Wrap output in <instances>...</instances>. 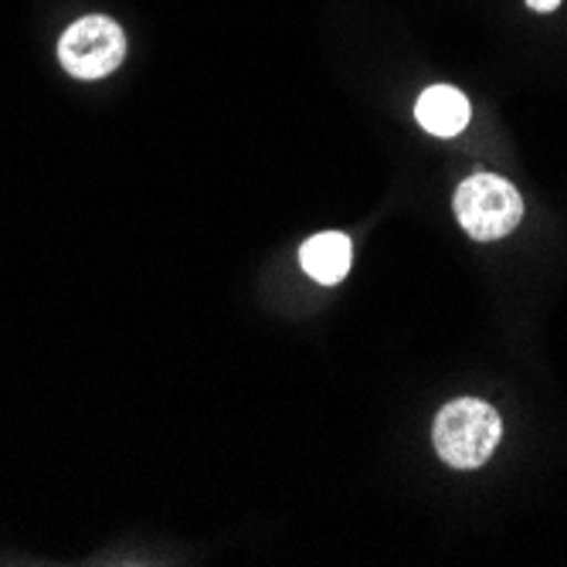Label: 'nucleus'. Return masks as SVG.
I'll return each mask as SVG.
<instances>
[{
  "mask_svg": "<svg viewBox=\"0 0 567 567\" xmlns=\"http://www.w3.org/2000/svg\"><path fill=\"white\" fill-rule=\"evenodd\" d=\"M353 262L350 238L340 231H320L313 238H306L299 248V266L309 279H317L320 286H337L347 279Z\"/></svg>",
  "mask_w": 567,
  "mask_h": 567,
  "instance_id": "obj_4",
  "label": "nucleus"
},
{
  "mask_svg": "<svg viewBox=\"0 0 567 567\" xmlns=\"http://www.w3.org/2000/svg\"><path fill=\"white\" fill-rule=\"evenodd\" d=\"M415 120L432 136H458L470 123V99L452 85H432L419 95Z\"/></svg>",
  "mask_w": 567,
  "mask_h": 567,
  "instance_id": "obj_5",
  "label": "nucleus"
},
{
  "mask_svg": "<svg viewBox=\"0 0 567 567\" xmlns=\"http://www.w3.org/2000/svg\"><path fill=\"white\" fill-rule=\"evenodd\" d=\"M59 59L75 79H106L126 59V34L113 18H79L59 41Z\"/></svg>",
  "mask_w": 567,
  "mask_h": 567,
  "instance_id": "obj_3",
  "label": "nucleus"
},
{
  "mask_svg": "<svg viewBox=\"0 0 567 567\" xmlns=\"http://www.w3.org/2000/svg\"><path fill=\"white\" fill-rule=\"evenodd\" d=\"M503 422L496 408L480 398H455L449 401L432 429L435 452L455 470H476L489 462L493 449L499 445Z\"/></svg>",
  "mask_w": 567,
  "mask_h": 567,
  "instance_id": "obj_1",
  "label": "nucleus"
},
{
  "mask_svg": "<svg viewBox=\"0 0 567 567\" xmlns=\"http://www.w3.org/2000/svg\"><path fill=\"white\" fill-rule=\"evenodd\" d=\"M455 218L470 238L476 241H496L509 235L524 218V197L509 181L496 174H473L462 181L455 190Z\"/></svg>",
  "mask_w": 567,
  "mask_h": 567,
  "instance_id": "obj_2",
  "label": "nucleus"
},
{
  "mask_svg": "<svg viewBox=\"0 0 567 567\" xmlns=\"http://www.w3.org/2000/svg\"><path fill=\"white\" fill-rule=\"evenodd\" d=\"M527 4L534 8V11H540V14H547V11H554L560 0H527Z\"/></svg>",
  "mask_w": 567,
  "mask_h": 567,
  "instance_id": "obj_6",
  "label": "nucleus"
}]
</instances>
